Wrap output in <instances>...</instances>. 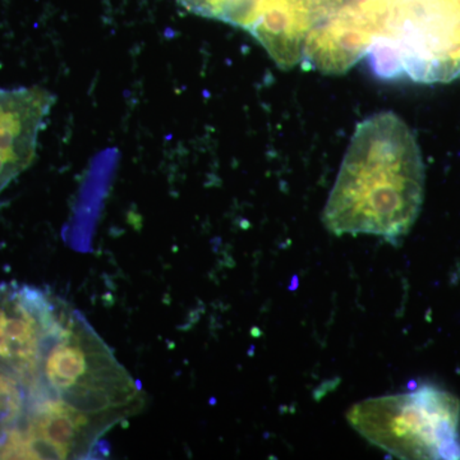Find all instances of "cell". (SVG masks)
<instances>
[{"mask_svg":"<svg viewBox=\"0 0 460 460\" xmlns=\"http://www.w3.org/2000/svg\"><path fill=\"white\" fill-rule=\"evenodd\" d=\"M425 168L407 124L385 111L357 127L323 220L335 235L370 234L398 244L419 217Z\"/></svg>","mask_w":460,"mask_h":460,"instance_id":"obj_1","label":"cell"},{"mask_svg":"<svg viewBox=\"0 0 460 460\" xmlns=\"http://www.w3.org/2000/svg\"><path fill=\"white\" fill-rule=\"evenodd\" d=\"M40 385L41 394L117 425L145 404L140 385L72 307L44 354Z\"/></svg>","mask_w":460,"mask_h":460,"instance_id":"obj_2","label":"cell"},{"mask_svg":"<svg viewBox=\"0 0 460 460\" xmlns=\"http://www.w3.org/2000/svg\"><path fill=\"white\" fill-rule=\"evenodd\" d=\"M383 31L370 49L381 77L447 83L460 75V0H374Z\"/></svg>","mask_w":460,"mask_h":460,"instance_id":"obj_3","label":"cell"},{"mask_svg":"<svg viewBox=\"0 0 460 460\" xmlns=\"http://www.w3.org/2000/svg\"><path fill=\"white\" fill-rule=\"evenodd\" d=\"M348 422L368 443L398 459H460V401L422 385L353 405Z\"/></svg>","mask_w":460,"mask_h":460,"instance_id":"obj_4","label":"cell"},{"mask_svg":"<svg viewBox=\"0 0 460 460\" xmlns=\"http://www.w3.org/2000/svg\"><path fill=\"white\" fill-rule=\"evenodd\" d=\"M69 307L39 288L0 286V367L17 377L29 396L40 392L42 358Z\"/></svg>","mask_w":460,"mask_h":460,"instance_id":"obj_5","label":"cell"},{"mask_svg":"<svg viewBox=\"0 0 460 460\" xmlns=\"http://www.w3.org/2000/svg\"><path fill=\"white\" fill-rule=\"evenodd\" d=\"M115 425L53 396H32L22 420L0 435V459L84 458Z\"/></svg>","mask_w":460,"mask_h":460,"instance_id":"obj_6","label":"cell"},{"mask_svg":"<svg viewBox=\"0 0 460 460\" xmlns=\"http://www.w3.org/2000/svg\"><path fill=\"white\" fill-rule=\"evenodd\" d=\"M56 96L42 87L0 89V193L32 164Z\"/></svg>","mask_w":460,"mask_h":460,"instance_id":"obj_7","label":"cell"},{"mask_svg":"<svg viewBox=\"0 0 460 460\" xmlns=\"http://www.w3.org/2000/svg\"><path fill=\"white\" fill-rule=\"evenodd\" d=\"M187 11L198 16L222 21L246 29L257 0H178Z\"/></svg>","mask_w":460,"mask_h":460,"instance_id":"obj_8","label":"cell"},{"mask_svg":"<svg viewBox=\"0 0 460 460\" xmlns=\"http://www.w3.org/2000/svg\"><path fill=\"white\" fill-rule=\"evenodd\" d=\"M27 390L21 381L0 367V435L14 428L27 410Z\"/></svg>","mask_w":460,"mask_h":460,"instance_id":"obj_9","label":"cell"}]
</instances>
